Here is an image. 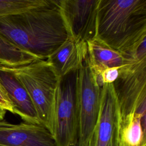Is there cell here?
Masks as SVG:
<instances>
[{"mask_svg": "<svg viewBox=\"0 0 146 146\" xmlns=\"http://www.w3.org/2000/svg\"><path fill=\"white\" fill-rule=\"evenodd\" d=\"M0 34L40 59H46L68 37L57 0L21 14L0 18Z\"/></svg>", "mask_w": 146, "mask_h": 146, "instance_id": "cell-1", "label": "cell"}, {"mask_svg": "<svg viewBox=\"0 0 146 146\" xmlns=\"http://www.w3.org/2000/svg\"><path fill=\"white\" fill-rule=\"evenodd\" d=\"M146 0H100L95 39L134 58L145 42Z\"/></svg>", "mask_w": 146, "mask_h": 146, "instance_id": "cell-2", "label": "cell"}, {"mask_svg": "<svg viewBox=\"0 0 146 146\" xmlns=\"http://www.w3.org/2000/svg\"><path fill=\"white\" fill-rule=\"evenodd\" d=\"M32 101L40 124L52 135L54 106L59 78L46 59L12 68Z\"/></svg>", "mask_w": 146, "mask_h": 146, "instance_id": "cell-3", "label": "cell"}, {"mask_svg": "<svg viewBox=\"0 0 146 146\" xmlns=\"http://www.w3.org/2000/svg\"><path fill=\"white\" fill-rule=\"evenodd\" d=\"M120 119L136 112L146 113V46L144 42L132 60L120 67L113 83Z\"/></svg>", "mask_w": 146, "mask_h": 146, "instance_id": "cell-4", "label": "cell"}, {"mask_svg": "<svg viewBox=\"0 0 146 146\" xmlns=\"http://www.w3.org/2000/svg\"><path fill=\"white\" fill-rule=\"evenodd\" d=\"M102 87L89 66L87 56L76 75V99L79 132L76 146H90L98 120Z\"/></svg>", "mask_w": 146, "mask_h": 146, "instance_id": "cell-5", "label": "cell"}, {"mask_svg": "<svg viewBox=\"0 0 146 146\" xmlns=\"http://www.w3.org/2000/svg\"><path fill=\"white\" fill-rule=\"evenodd\" d=\"M76 71L61 78L54 106L52 136L57 146H76L79 121L76 99Z\"/></svg>", "mask_w": 146, "mask_h": 146, "instance_id": "cell-6", "label": "cell"}, {"mask_svg": "<svg viewBox=\"0 0 146 146\" xmlns=\"http://www.w3.org/2000/svg\"><path fill=\"white\" fill-rule=\"evenodd\" d=\"M99 1H57L68 37L86 42L95 38Z\"/></svg>", "mask_w": 146, "mask_h": 146, "instance_id": "cell-7", "label": "cell"}, {"mask_svg": "<svg viewBox=\"0 0 146 146\" xmlns=\"http://www.w3.org/2000/svg\"><path fill=\"white\" fill-rule=\"evenodd\" d=\"M120 111L113 84H103L98 120L90 146H117Z\"/></svg>", "mask_w": 146, "mask_h": 146, "instance_id": "cell-8", "label": "cell"}, {"mask_svg": "<svg viewBox=\"0 0 146 146\" xmlns=\"http://www.w3.org/2000/svg\"><path fill=\"white\" fill-rule=\"evenodd\" d=\"M0 144L7 146H57L43 125L23 122L0 127Z\"/></svg>", "mask_w": 146, "mask_h": 146, "instance_id": "cell-9", "label": "cell"}, {"mask_svg": "<svg viewBox=\"0 0 146 146\" xmlns=\"http://www.w3.org/2000/svg\"><path fill=\"white\" fill-rule=\"evenodd\" d=\"M87 56V42L68 37L46 60L57 75L62 78L77 71Z\"/></svg>", "mask_w": 146, "mask_h": 146, "instance_id": "cell-10", "label": "cell"}, {"mask_svg": "<svg viewBox=\"0 0 146 146\" xmlns=\"http://www.w3.org/2000/svg\"><path fill=\"white\" fill-rule=\"evenodd\" d=\"M0 80L14 105V114L24 122L40 124L29 94L11 69L0 70Z\"/></svg>", "mask_w": 146, "mask_h": 146, "instance_id": "cell-11", "label": "cell"}, {"mask_svg": "<svg viewBox=\"0 0 146 146\" xmlns=\"http://www.w3.org/2000/svg\"><path fill=\"white\" fill-rule=\"evenodd\" d=\"M87 60L91 71L98 79L104 68L121 67L130 63L135 58L122 54L96 39L87 41Z\"/></svg>", "mask_w": 146, "mask_h": 146, "instance_id": "cell-12", "label": "cell"}, {"mask_svg": "<svg viewBox=\"0 0 146 146\" xmlns=\"http://www.w3.org/2000/svg\"><path fill=\"white\" fill-rule=\"evenodd\" d=\"M145 115L136 112L120 119L117 146H146Z\"/></svg>", "mask_w": 146, "mask_h": 146, "instance_id": "cell-13", "label": "cell"}, {"mask_svg": "<svg viewBox=\"0 0 146 146\" xmlns=\"http://www.w3.org/2000/svg\"><path fill=\"white\" fill-rule=\"evenodd\" d=\"M40 60L34 54L21 48L0 34V66L11 69Z\"/></svg>", "mask_w": 146, "mask_h": 146, "instance_id": "cell-14", "label": "cell"}, {"mask_svg": "<svg viewBox=\"0 0 146 146\" xmlns=\"http://www.w3.org/2000/svg\"><path fill=\"white\" fill-rule=\"evenodd\" d=\"M51 2L52 0H0V18L21 14Z\"/></svg>", "mask_w": 146, "mask_h": 146, "instance_id": "cell-15", "label": "cell"}, {"mask_svg": "<svg viewBox=\"0 0 146 146\" xmlns=\"http://www.w3.org/2000/svg\"><path fill=\"white\" fill-rule=\"evenodd\" d=\"M121 67L106 68L102 70L98 75V80L102 86L106 84H113L119 75Z\"/></svg>", "mask_w": 146, "mask_h": 146, "instance_id": "cell-16", "label": "cell"}, {"mask_svg": "<svg viewBox=\"0 0 146 146\" xmlns=\"http://www.w3.org/2000/svg\"><path fill=\"white\" fill-rule=\"evenodd\" d=\"M0 106L6 111L14 114V107L0 80Z\"/></svg>", "mask_w": 146, "mask_h": 146, "instance_id": "cell-17", "label": "cell"}, {"mask_svg": "<svg viewBox=\"0 0 146 146\" xmlns=\"http://www.w3.org/2000/svg\"><path fill=\"white\" fill-rule=\"evenodd\" d=\"M6 113V111L3 110L1 106H0V121H3V119L5 117V114Z\"/></svg>", "mask_w": 146, "mask_h": 146, "instance_id": "cell-18", "label": "cell"}, {"mask_svg": "<svg viewBox=\"0 0 146 146\" xmlns=\"http://www.w3.org/2000/svg\"><path fill=\"white\" fill-rule=\"evenodd\" d=\"M11 123L6 121H5V120H3V121H0V127H3V126H7V125H9Z\"/></svg>", "mask_w": 146, "mask_h": 146, "instance_id": "cell-19", "label": "cell"}, {"mask_svg": "<svg viewBox=\"0 0 146 146\" xmlns=\"http://www.w3.org/2000/svg\"><path fill=\"white\" fill-rule=\"evenodd\" d=\"M3 68H3V67H1V66H0V70H2V69H3Z\"/></svg>", "mask_w": 146, "mask_h": 146, "instance_id": "cell-20", "label": "cell"}, {"mask_svg": "<svg viewBox=\"0 0 146 146\" xmlns=\"http://www.w3.org/2000/svg\"><path fill=\"white\" fill-rule=\"evenodd\" d=\"M0 146H7V145H3V144H0Z\"/></svg>", "mask_w": 146, "mask_h": 146, "instance_id": "cell-21", "label": "cell"}]
</instances>
